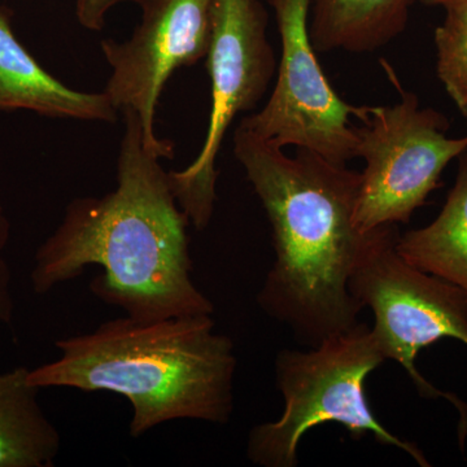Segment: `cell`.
<instances>
[{"instance_id":"cell-11","label":"cell","mask_w":467,"mask_h":467,"mask_svg":"<svg viewBox=\"0 0 467 467\" xmlns=\"http://www.w3.org/2000/svg\"><path fill=\"white\" fill-rule=\"evenodd\" d=\"M417 0H312L309 36L316 52H373L398 38Z\"/></svg>"},{"instance_id":"cell-5","label":"cell","mask_w":467,"mask_h":467,"mask_svg":"<svg viewBox=\"0 0 467 467\" xmlns=\"http://www.w3.org/2000/svg\"><path fill=\"white\" fill-rule=\"evenodd\" d=\"M398 225L378 227L362 252L349 281V291L362 308L373 312L376 335L386 359L399 362L418 393L445 399L460 416L461 447L467 436V404L441 391L418 371L420 350L441 339L467 346V292L402 259L396 250Z\"/></svg>"},{"instance_id":"cell-10","label":"cell","mask_w":467,"mask_h":467,"mask_svg":"<svg viewBox=\"0 0 467 467\" xmlns=\"http://www.w3.org/2000/svg\"><path fill=\"white\" fill-rule=\"evenodd\" d=\"M27 110L50 119L113 122L119 110L103 91L75 90L45 69L15 34L0 5V112Z\"/></svg>"},{"instance_id":"cell-9","label":"cell","mask_w":467,"mask_h":467,"mask_svg":"<svg viewBox=\"0 0 467 467\" xmlns=\"http://www.w3.org/2000/svg\"><path fill=\"white\" fill-rule=\"evenodd\" d=\"M140 5L142 18L130 38L100 43L110 67L103 92L119 113L140 116L150 152L171 159L174 144L160 140L155 130L160 95L174 70L207 57L212 0H144Z\"/></svg>"},{"instance_id":"cell-7","label":"cell","mask_w":467,"mask_h":467,"mask_svg":"<svg viewBox=\"0 0 467 467\" xmlns=\"http://www.w3.org/2000/svg\"><path fill=\"white\" fill-rule=\"evenodd\" d=\"M267 21L260 0H212L211 43L205 57L212 88L207 135L189 167L169 171L178 205L198 230H204L213 216L216 161L227 130L239 113L256 109L275 76Z\"/></svg>"},{"instance_id":"cell-3","label":"cell","mask_w":467,"mask_h":467,"mask_svg":"<svg viewBox=\"0 0 467 467\" xmlns=\"http://www.w3.org/2000/svg\"><path fill=\"white\" fill-rule=\"evenodd\" d=\"M55 346L60 356L29 368L27 382L124 396L133 411L131 438L171 420H232L238 359L232 339L214 331L212 316L138 321L125 315Z\"/></svg>"},{"instance_id":"cell-12","label":"cell","mask_w":467,"mask_h":467,"mask_svg":"<svg viewBox=\"0 0 467 467\" xmlns=\"http://www.w3.org/2000/svg\"><path fill=\"white\" fill-rule=\"evenodd\" d=\"M27 374L24 367L0 374V467H51L60 453V432Z\"/></svg>"},{"instance_id":"cell-8","label":"cell","mask_w":467,"mask_h":467,"mask_svg":"<svg viewBox=\"0 0 467 467\" xmlns=\"http://www.w3.org/2000/svg\"><path fill=\"white\" fill-rule=\"evenodd\" d=\"M312 0H267L282 42L275 88L263 109L241 125L276 146L310 150L337 165L358 158L350 116L361 107L344 101L326 78L309 36Z\"/></svg>"},{"instance_id":"cell-17","label":"cell","mask_w":467,"mask_h":467,"mask_svg":"<svg viewBox=\"0 0 467 467\" xmlns=\"http://www.w3.org/2000/svg\"><path fill=\"white\" fill-rule=\"evenodd\" d=\"M427 7H450L454 5H467V0H420Z\"/></svg>"},{"instance_id":"cell-15","label":"cell","mask_w":467,"mask_h":467,"mask_svg":"<svg viewBox=\"0 0 467 467\" xmlns=\"http://www.w3.org/2000/svg\"><path fill=\"white\" fill-rule=\"evenodd\" d=\"M9 236H11V223L0 202V326L11 325L15 315L11 267L3 256L8 245Z\"/></svg>"},{"instance_id":"cell-2","label":"cell","mask_w":467,"mask_h":467,"mask_svg":"<svg viewBox=\"0 0 467 467\" xmlns=\"http://www.w3.org/2000/svg\"><path fill=\"white\" fill-rule=\"evenodd\" d=\"M233 142L273 230L275 261L257 303L299 342L317 347L358 324L362 309L349 281L377 229L355 225L361 173L306 150L291 158L241 124Z\"/></svg>"},{"instance_id":"cell-4","label":"cell","mask_w":467,"mask_h":467,"mask_svg":"<svg viewBox=\"0 0 467 467\" xmlns=\"http://www.w3.org/2000/svg\"><path fill=\"white\" fill-rule=\"evenodd\" d=\"M384 361L373 328L362 322L309 350H281L275 376L285 411L275 422L251 430L248 460L263 467H295L306 432L325 423H339L353 441L373 435L379 444L399 448L418 465L429 467L423 451L389 432L368 405L365 384Z\"/></svg>"},{"instance_id":"cell-1","label":"cell","mask_w":467,"mask_h":467,"mask_svg":"<svg viewBox=\"0 0 467 467\" xmlns=\"http://www.w3.org/2000/svg\"><path fill=\"white\" fill-rule=\"evenodd\" d=\"M122 115L116 189L67 204L60 225L36 252L33 291L48 294L88 266H99L103 272L92 279V294L129 317L212 316L213 303L192 281V223L178 205L161 159L144 144L140 116L133 110Z\"/></svg>"},{"instance_id":"cell-6","label":"cell","mask_w":467,"mask_h":467,"mask_svg":"<svg viewBox=\"0 0 467 467\" xmlns=\"http://www.w3.org/2000/svg\"><path fill=\"white\" fill-rule=\"evenodd\" d=\"M398 88V103L359 109L358 158L367 162L355 211L361 233L408 223L441 186L448 164L467 150V135L448 137L447 117Z\"/></svg>"},{"instance_id":"cell-13","label":"cell","mask_w":467,"mask_h":467,"mask_svg":"<svg viewBox=\"0 0 467 467\" xmlns=\"http://www.w3.org/2000/svg\"><path fill=\"white\" fill-rule=\"evenodd\" d=\"M439 216L422 229L399 235V254L422 272L467 292V150Z\"/></svg>"},{"instance_id":"cell-16","label":"cell","mask_w":467,"mask_h":467,"mask_svg":"<svg viewBox=\"0 0 467 467\" xmlns=\"http://www.w3.org/2000/svg\"><path fill=\"white\" fill-rule=\"evenodd\" d=\"M144 0H76V16L81 26L100 32L106 26L107 15L121 3L142 5Z\"/></svg>"},{"instance_id":"cell-14","label":"cell","mask_w":467,"mask_h":467,"mask_svg":"<svg viewBox=\"0 0 467 467\" xmlns=\"http://www.w3.org/2000/svg\"><path fill=\"white\" fill-rule=\"evenodd\" d=\"M435 30L436 72L461 115L467 119V5L445 7Z\"/></svg>"}]
</instances>
